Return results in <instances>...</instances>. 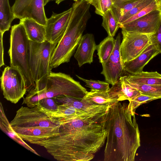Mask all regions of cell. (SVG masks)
Wrapping results in <instances>:
<instances>
[{
  "mask_svg": "<svg viewBox=\"0 0 161 161\" xmlns=\"http://www.w3.org/2000/svg\"><path fill=\"white\" fill-rule=\"evenodd\" d=\"M106 113L84 118H56L60 123L59 134L34 144L44 147L58 161H90L106 139Z\"/></svg>",
  "mask_w": 161,
  "mask_h": 161,
  "instance_id": "obj_1",
  "label": "cell"
},
{
  "mask_svg": "<svg viewBox=\"0 0 161 161\" xmlns=\"http://www.w3.org/2000/svg\"><path fill=\"white\" fill-rule=\"evenodd\" d=\"M128 104L118 102L108 108L104 118L107 131L104 161H134L141 146L139 127Z\"/></svg>",
  "mask_w": 161,
  "mask_h": 161,
  "instance_id": "obj_2",
  "label": "cell"
},
{
  "mask_svg": "<svg viewBox=\"0 0 161 161\" xmlns=\"http://www.w3.org/2000/svg\"><path fill=\"white\" fill-rule=\"evenodd\" d=\"M90 5L86 0H78L73 3L71 17L66 31L57 44L51 58V69L70 61L91 17Z\"/></svg>",
  "mask_w": 161,
  "mask_h": 161,
  "instance_id": "obj_3",
  "label": "cell"
},
{
  "mask_svg": "<svg viewBox=\"0 0 161 161\" xmlns=\"http://www.w3.org/2000/svg\"><path fill=\"white\" fill-rule=\"evenodd\" d=\"M35 87L28 92L22 104L30 108L37 106L43 98L66 95L81 100L86 89L69 75L61 72H51L35 83Z\"/></svg>",
  "mask_w": 161,
  "mask_h": 161,
  "instance_id": "obj_4",
  "label": "cell"
},
{
  "mask_svg": "<svg viewBox=\"0 0 161 161\" xmlns=\"http://www.w3.org/2000/svg\"><path fill=\"white\" fill-rule=\"evenodd\" d=\"M29 39L23 24L20 22L12 26L8 53L10 65L18 67L26 80L27 91L35 87L28 60Z\"/></svg>",
  "mask_w": 161,
  "mask_h": 161,
  "instance_id": "obj_5",
  "label": "cell"
},
{
  "mask_svg": "<svg viewBox=\"0 0 161 161\" xmlns=\"http://www.w3.org/2000/svg\"><path fill=\"white\" fill-rule=\"evenodd\" d=\"M57 44L47 41L37 43L29 40V63L35 83L52 72L50 60Z\"/></svg>",
  "mask_w": 161,
  "mask_h": 161,
  "instance_id": "obj_6",
  "label": "cell"
},
{
  "mask_svg": "<svg viewBox=\"0 0 161 161\" xmlns=\"http://www.w3.org/2000/svg\"><path fill=\"white\" fill-rule=\"evenodd\" d=\"M12 127H56L60 123L56 118L51 116L38 105L30 108L21 107L10 122Z\"/></svg>",
  "mask_w": 161,
  "mask_h": 161,
  "instance_id": "obj_7",
  "label": "cell"
},
{
  "mask_svg": "<svg viewBox=\"0 0 161 161\" xmlns=\"http://www.w3.org/2000/svg\"><path fill=\"white\" fill-rule=\"evenodd\" d=\"M0 79L4 97L12 103H17L27 91L26 80L18 67H6Z\"/></svg>",
  "mask_w": 161,
  "mask_h": 161,
  "instance_id": "obj_8",
  "label": "cell"
},
{
  "mask_svg": "<svg viewBox=\"0 0 161 161\" xmlns=\"http://www.w3.org/2000/svg\"><path fill=\"white\" fill-rule=\"evenodd\" d=\"M120 43L121 58L124 64L140 55L152 42V34H145L122 29Z\"/></svg>",
  "mask_w": 161,
  "mask_h": 161,
  "instance_id": "obj_9",
  "label": "cell"
},
{
  "mask_svg": "<svg viewBox=\"0 0 161 161\" xmlns=\"http://www.w3.org/2000/svg\"><path fill=\"white\" fill-rule=\"evenodd\" d=\"M44 6V0H15L11 8L15 18H31L46 26L47 18Z\"/></svg>",
  "mask_w": 161,
  "mask_h": 161,
  "instance_id": "obj_10",
  "label": "cell"
},
{
  "mask_svg": "<svg viewBox=\"0 0 161 161\" xmlns=\"http://www.w3.org/2000/svg\"><path fill=\"white\" fill-rule=\"evenodd\" d=\"M120 36L119 34L115 39L113 51L107 61L102 64L101 74L104 76L107 82L113 85L122 76L124 70L120 50Z\"/></svg>",
  "mask_w": 161,
  "mask_h": 161,
  "instance_id": "obj_11",
  "label": "cell"
},
{
  "mask_svg": "<svg viewBox=\"0 0 161 161\" xmlns=\"http://www.w3.org/2000/svg\"><path fill=\"white\" fill-rule=\"evenodd\" d=\"M71 12V7L59 14L53 12L51 17L47 18L45 26L47 41L53 44H58L60 42L67 28Z\"/></svg>",
  "mask_w": 161,
  "mask_h": 161,
  "instance_id": "obj_12",
  "label": "cell"
},
{
  "mask_svg": "<svg viewBox=\"0 0 161 161\" xmlns=\"http://www.w3.org/2000/svg\"><path fill=\"white\" fill-rule=\"evenodd\" d=\"M161 20V9L157 10L130 22L119 25V27L128 31L152 34L156 31Z\"/></svg>",
  "mask_w": 161,
  "mask_h": 161,
  "instance_id": "obj_13",
  "label": "cell"
},
{
  "mask_svg": "<svg viewBox=\"0 0 161 161\" xmlns=\"http://www.w3.org/2000/svg\"><path fill=\"white\" fill-rule=\"evenodd\" d=\"M12 128L15 133L23 140L33 144L59 134V127Z\"/></svg>",
  "mask_w": 161,
  "mask_h": 161,
  "instance_id": "obj_14",
  "label": "cell"
},
{
  "mask_svg": "<svg viewBox=\"0 0 161 161\" xmlns=\"http://www.w3.org/2000/svg\"><path fill=\"white\" fill-rule=\"evenodd\" d=\"M97 48V45L92 34L87 33L82 36L74 55L79 67L86 64H91L92 62L93 54Z\"/></svg>",
  "mask_w": 161,
  "mask_h": 161,
  "instance_id": "obj_15",
  "label": "cell"
},
{
  "mask_svg": "<svg viewBox=\"0 0 161 161\" xmlns=\"http://www.w3.org/2000/svg\"><path fill=\"white\" fill-rule=\"evenodd\" d=\"M159 53V51L152 42L137 57L125 63L124 70L131 75L140 73L143 71L144 67L149 61Z\"/></svg>",
  "mask_w": 161,
  "mask_h": 161,
  "instance_id": "obj_16",
  "label": "cell"
},
{
  "mask_svg": "<svg viewBox=\"0 0 161 161\" xmlns=\"http://www.w3.org/2000/svg\"><path fill=\"white\" fill-rule=\"evenodd\" d=\"M107 92L111 98L118 102L125 100L130 101L142 94L139 90L128 83L125 76H121Z\"/></svg>",
  "mask_w": 161,
  "mask_h": 161,
  "instance_id": "obj_17",
  "label": "cell"
},
{
  "mask_svg": "<svg viewBox=\"0 0 161 161\" xmlns=\"http://www.w3.org/2000/svg\"><path fill=\"white\" fill-rule=\"evenodd\" d=\"M53 98L58 105L67 104L86 113L95 115L105 113L110 106L89 105L82 102L81 100L66 95L59 96Z\"/></svg>",
  "mask_w": 161,
  "mask_h": 161,
  "instance_id": "obj_18",
  "label": "cell"
},
{
  "mask_svg": "<svg viewBox=\"0 0 161 161\" xmlns=\"http://www.w3.org/2000/svg\"><path fill=\"white\" fill-rule=\"evenodd\" d=\"M19 22L23 24L29 40L37 43L46 41L45 26L30 18H24Z\"/></svg>",
  "mask_w": 161,
  "mask_h": 161,
  "instance_id": "obj_19",
  "label": "cell"
},
{
  "mask_svg": "<svg viewBox=\"0 0 161 161\" xmlns=\"http://www.w3.org/2000/svg\"><path fill=\"white\" fill-rule=\"evenodd\" d=\"M107 91L87 92L81 101L89 105L111 106L118 101L111 98Z\"/></svg>",
  "mask_w": 161,
  "mask_h": 161,
  "instance_id": "obj_20",
  "label": "cell"
},
{
  "mask_svg": "<svg viewBox=\"0 0 161 161\" xmlns=\"http://www.w3.org/2000/svg\"><path fill=\"white\" fill-rule=\"evenodd\" d=\"M0 107V127L1 130L18 144L31 152L40 156L35 150L25 143L14 131L5 115L1 102Z\"/></svg>",
  "mask_w": 161,
  "mask_h": 161,
  "instance_id": "obj_21",
  "label": "cell"
},
{
  "mask_svg": "<svg viewBox=\"0 0 161 161\" xmlns=\"http://www.w3.org/2000/svg\"><path fill=\"white\" fill-rule=\"evenodd\" d=\"M129 83L148 85H161V74L157 71L142 72L125 76Z\"/></svg>",
  "mask_w": 161,
  "mask_h": 161,
  "instance_id": "obj_22",
  "label": "cell"
},
{
  "mask_svg": "<svg viewBox=\"0 0 161 161\" xmlns=\"http://www.w3.org/2000/svg\"><path fill=\"white\" fill-rule=\"evenodd\" d=\"M44 111L49 113L51 116L56 118H83L99 115L89 114L77 109L73 106L65 104L59 105L57 110L54 112H50L45 110Z\"/></svg>",
  "mask_w": 161,
  "mask_h": 161,
  "instance_id": "obj_23",
  "label": "cell"
},
{
  "mask_svg": "<svg viewBox=\"0 0 161 161\" xmlns=\"http://www.w3.org/2000/svg\"><path fill=\"white\" fill-rule=\"evenodd\" d=\"M15 19L9 0H0V32L8 31Z\"/></svg>",
  "mask_w": 161,
  "mask_h": 161,
  "instance_id": "obj_24",
  "label": "cell"
},
{
  "mask_svg": "<svg viewBox=\"0 0 161 161\" xmlns=\"http://www.w3.org/2000/svg\"><path fill=\"white\" fill-rule=\"evenodd\" d=\"M115 42V39L108 36L97 45V54L102 64L105 63L109 58L113 51Z\"/></svg>",
  "mask_w": 161,
  "mask_h": 161,
  "instance_id": "obj_25",
  "label": "cell"
},
{
  "mask_svg": "<svg viewBox=\"0 0 161 161\" xmlns=\"http://www.w3.org/2000/svg\"><path fill=\"white\" fill-rule=\"evenodd\" d=\"M102 17V26L108 36L114 37L119 27V21L112 9L108 10Z\"/></svg>",
  "mask_w": 161,
  "mask_h": 161,
  "instance_id": "obj_26",
  "label": "cell"
},
{
  "mask_svg": "<svg viewBox=\"0 0 161 161\" xmlns=\"http://www.w3.org/2000/svg\"><path fill=\"white\" fill-rule=\"evenodd\" d=\"M127 81L131 86L139 90L142 94L155 97L158 99L161 98V85L137 84Z\"/></svg>",
  "mask_w": 161,
  "mask_h": 161,
  "instance_id": "obj_27",
  "label": "cell"
},
{
  "mask_svg": "<svg viewBox=\"0 0 161 161\" xmlns=\"http://www.w3.org/2000/svg\"><path fill=\"white\" fill-rule=\"evenodd\" d=\"M143 0H131L118 4H113L112 8L119 21L120 18Z\"/></svg>",
  "mask_w": 161,
  "mask_h": 161,
  "instance_id": "obj_28",
  "label": "cell"
},
{
  "mask_svg": "<svg viewBox=\"0 0 161 161\" xmlns=\"http://www.w3.org/2000/svg\"><path fill=\"white\" fill-rule=\"evenodd\" d=\"M159 9H161V0H153L150 4L142 9L135 15L123 23L119 24V26L130 22L152 11Z\"/></svg>",
  "mask_w": 161,
  "mask_h": 161,
  "instance_id": "obj_29",
  "label": "cell"
},
{
  "mask_svg": "<svg viewBox=\"0 0 161 161\" xmlns=\"http://www.w3.org/2000/svg\"><path fill=\"white\" fill-rule=\"evenodd\" d=\"M95 8V13L103 16L108 10L112 8L113 3L112 0H86Z\"/></svg>",
  "mask_w": 161,
  "mask_h": 161,
  "instance_id": "obj_30",
  "label": "cell"
},
{
  "mask_svg": "<svg viewBox=\"0 0 161 161\" xmlns=\"http://www.w3.org/2000/svg\"><path fill=\"white\" fill-rule=\"evenodd\" d=\"M157 99H158L156 97L141 94L133 100L129 101L128 106L132 114L135 115L136 109L141 105Z\"/></svg>",
  "mask_w": 161,
  "mask_h": 161,
  "instance_id": "obj_31",
  "label": "cell"
},
{
  "mask_svg": "<svg viewBox=\"0 0 161 161\" xmlns=\"http://www.w3.org/2000/svg\"><path fill=\"white\" fill-rule=\"evenodd\" d=\"M80 80L86 83V86L90 88L92 91H107L109 89V84L107 82L92 80H88L76 75Z\"/></svg>",
  "mask_w": 161,
  "mask_h": 161,
  "instance_id": "obj_32",
  "label": "cell"
},
{
  "mask_svg": "<svg viewBox=\"0 0 161 161\" xmlns=\"http://www.w3.org/2000/svg\"><path fill=\"white\" fill-rule=\"evenodd\" d=\"M153 0H143L126 13L120 19L119 22L120 24L135 15L142 9L150 4Z\"/></svg>",
  "mask_w": 161,
  "mask_h": 161,
  "instance_id": "obj_33",
  "label": "cell"
},
{
  "mask_svg": "<svg viewBox=\"0 0 161 161\" xmlns=\"http://www.w3.org/2000/svg\"><path fill=\"white\" fill-rule=\"evenodd\" d=\"M37 105L40 106L44 110L50 112H56L58 104L53 98L47 97L40 100Z\"/></svg>",
  "mask_w": 161,
  "mask_h": 161,
  "instance_id": "obj_34",
  "label": "cell"
},
{
  "mask_svg": "<svg viewBox=\"0 0 161 161\" xmlns=\"http://www.w3.org/2000/svg\"><path fill=\"white\" fill-rule=\"evenodd\" d=\"M152 41L161 53V20L156 31L152 34Z\"/></svg>",
  "mask_w": 161,
  "mask_h": 161,
  "instance_id": "obj_35",
  "label": "cell"
},
{
  "mask_svg": "<svg viewBox=\"0 0 161 161\" xmlns=\"http://www.w3.org/2000/svg\"><path fill=\"white\" fill-rule=\"evenodd\" d=\"M4 33L0 34V67L4 65L3 60L4 48L3 44V36Z\"/></svg>",
  "mask_w": 161,
  "mask_h": 161,
  "instance_id": "obj_36",
  "label": "cell"
},
{
  "mask_svg": "<svg viewBox=\"0 0 161 161\" xmlns=\"http://www.w3.org/2000/svg\"><path fill=\"white\" fill-rule=\"evenodd\" d=\"M65 0H44V5H46L48 3L52 1H54L57 4H59Z\"/></svg>",
  "mask_w": 161,
  "mask_h": 161,
  "instance_id": "obj_37",
  "label": "cell"
},
{
  "mask_svg": "<svg viewBox=\"0 0 161 161\" xmlns=\"http://www.w3.org/2000/svg\"><path fill=\"white\" fill-rule=\"evenodd\" d=\"M131 0H112L113 4H118Z\"/></svg>",
  "mask_w": 161,
  "mask_h": 161,
  "instance_id": "obj_38",
  "label": "cell"
},
{
  "mask_svg": "<svg viewBox=\"0 0 161 161\" xmlns=\"http://www.w3.org/2000/svg\"><path fill=\"white\" fill-rule=\"evenodd\" d=\"M74 1H75V2H76V1H77L78 0H73Z\"/></svg>",
  "mask_w": 161,
  "mask_h": 161,
  "instance_id": "obj_39",
  "label": "cell"
}]
</instances>
